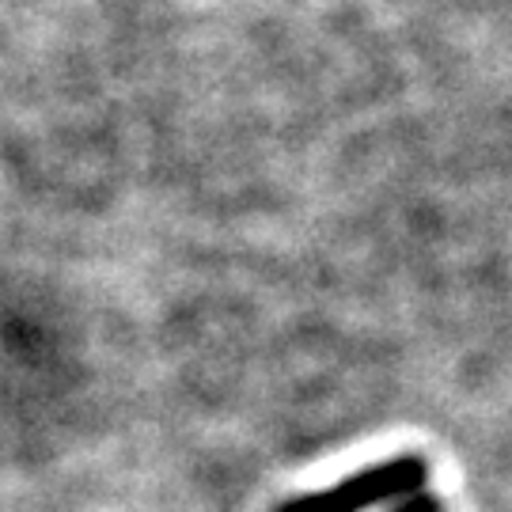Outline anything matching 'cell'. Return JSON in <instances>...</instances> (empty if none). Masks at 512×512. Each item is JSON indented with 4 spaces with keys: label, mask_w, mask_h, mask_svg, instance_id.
<instances>
[{
    "label": "cell",
    "mask_w": 512,
    "mask_h": 512,
    "mask_svg": "<svg viewBox=\"0 0 512 512\" xmlns=\"http://www.w3.org/2000/svg\"><path fill=\"white\" fill-rule=\"evenodd\" d=\"M425 478H429V463L421 456H391L376 467H365L357 475L342 478L330 490L293 497L277 512H365L372 505L395 501V497L403 501V497L421 494Z\"/></svg>",
    "instance_id": "obj_1"
},
{
    "label": "cell",
    "mask_w": 512,
    "mask_h": 512,
    "mask_svg": "<svg viewBox=\"0 0 512 512\" xmlns=\"http://www.w3.org/2000/svg\"><path fill=\"white\" fill-rule=\"evenodd\" d=\"M391 512H444V505H440L437 494H425V490H421V494H414V497H403Z\"/></svg>",
    "instance_id": "obj_2"
}]
</instances>
